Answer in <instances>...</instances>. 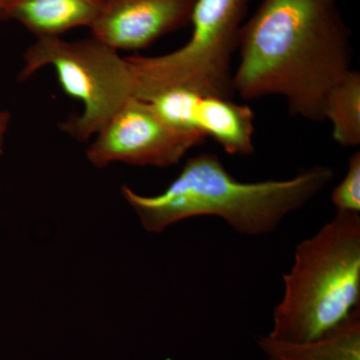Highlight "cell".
<instances>
[{
	"mask_svg": "<svg viewBox=\"0 0 360 360\" xmlns=\"http://www.w3.org/2000/svg\"><path fill=\"white\" fill-rule=\"evenodd\" d=\"M257 345L267 360H360V309L316 340L291 342L267 335Z\"/></svg>",
	"mask_w": 360,
	"mask_h": 360,
	"instance_id": "cell-10",
	"label": "cell"
},
{
	"mask_svg": "<svg viewBox=\"0 0 360 360\" xmlns=\"http://www.w3.org/2000/svg\"><path fill=\"white\" fill-rule=\"evenodd\" d=\"M206 137L174 129L146 101L131 97L98 130L86 150L94 167L111 163L165 168L177 165Z\"/></svg>",
	"mask_w": 360,
	"mask_h": 360,
	"instance_id": "cell-6",
	"label": "cell"
},
{
	"mask_svg": "<svg viewBox=\"0 0 360 360\" xmlns=\"http://www.w3.org/2000/svg\"><path fill=\"white\" fill-rule=\"evenodd\" d=\"M4 2H6V0H0V13H1L2 8H4Z\"/></svg>",
	"mask_w": 360,
	"mask_h": 360,
	"instance_id": "cell-14",
	"label": "cell"
},
{
	"mask_svg": "<svg viewBox=\"0 0 360 360\" xmlns=\"http://www.w3.org/2000/svg\"><path fill=\"white\" fill-rule=\"evenodd\" d=\"M323 120L333 127V139L345 148L360 143V73L350 70L331 89L324 101Z\"/></svg>",
	"mask_w": 360,
	"mask_h": 360,
	"instance_id": "cell-11",
	"label": "cell"
},
{
	"mask_svg": "<svg viewBox=\"0 0 360 360\" xmlns=\"http://www.w3.org/2000/svg\"><path fill=\"white\" fill-rule=\"evenodd\" d=\"M20 79L52 66L65 94L84 104L80 115L60 129L80 141L96 134L116 111L134 97V78L127 58L94 37L68 41L42 37L26 49Z\"/></svg>",
	"mask_w": 360,
	"mask_h": 360,
	"instance_id": "cell-5",
	"label": "cell"
},
{
	"mask_svg": "<svg viewBox=\"0 0 360 360\" xmlns=\"http://www.w3.org/2000/svg\"><path fill=\"white\" fill-rule=\"evenodd\" d=\"M331 203L338 212H360V153H354L348 160L345 177L333 188Z\"/></svg>",
	"mask_w": 360,
	"mask_h": 360,
	"instance_id": "cell-12",
	"label": "cell"
},
{
	"mask_svg": "<svg viewBox=\"0 0 360 360\" xmlns=\"http://www.w3.org/2000/svg\"><path fill=\"white\" fill-rule=\"evenodd\" d=\"M250 0H195L193 33L184 46L156 56H127L134 97L148 101L170 89L234 96L232 58Z\"/></svg>",
	"mask_w": 360,
	"mask_h": 360,
	"instance_id": "cell-4",
	"label": "cell"
},
{
	"mask_svg": "<svg viewBox=\"0 0 360 360\" xmlns=\"http://www.w3.org/2000/svg\"><path fill=\"white\" fill-rule=\"evenodd\" d=\"M195 0H108L89 28L115 51H139L191 22Z\"/></svg>",
	"mask_w": 360,
	"mask_h": 360,
	"instance_id": "cell-8",
	"label": "cell"
},
{
	"mask_svg": "<svg viewBox=\"0 0 360 360\" xmlns=\"http://www.w3.org/2000/svg\"><path fill=\"white\" fill-rule=\"evenodd\" d=\"M234 94L283 97L291 115L323 120L331 89L352 70V32L338 0H262L239 35Z\"/></svg>",
	"mask_w": 360,
	"mask_h": 360,
	"instance_id": "cell-1",
	"label": "cell"
},
{
	"mask_svg": "<svg viewBox=\"0 0 360 360\" xmlns=\"http://www.w3.org/2000/svg\"><path fill=\"white\" fill-rule=\"evenodd\" d=\"M108 0H6L0 20H15L37 39L91 27Z\"/></svg>",
	"mask_w": 360,
	"mask_h": 360,
	"instance_id": "cell-9",
	"label": "cell"
},
{
	"mask_svg": "<svg viewBox=\"0 0 360 360\" xmlns=\"http://www.w3.org/2000/svg\"><path fill=\"white\" fill-rule=\"evenodd\" d=\"M269 335L307 342L326 335L360 309L359 213L338 212L295 248Z\"/></svg>",
	"mask_w": 360,
	"mask_h": 360,
	"instance_id": "cell-3",
	"label": "cell"
},
{
	"mask_svg": "<svg viewBox=\"0 0 360 360\" xmlns=\"http://www.w3.org/2000/svg\"><path fill=\"white\" fill-rule=\"evenodd\" d=\"M333 177V168L316 165L290 179L243 182L227 172L217 155L200 153L187 160L162 193L143 195L123 186L122 194L151 233L193 217H217L238 233L257 236L276 231Z\"/></svg>",
	"mask_w": 360,
	"mask_h": 360,
	"instance_id": "cell-2",
	"label": "cell"
},
{
	"mask_svg": "<svg viewBox=\"0 0 360 360\" xmlns=\"http://www.w3.org/2000/svg\"><path fill=\"white\" fill-rule=\"evenodd\" d=\"M11 123V113L0 110V156L4 153V139Z\"/></svg>",
	"mask_w": 360,
	"mask_h": 360,
	"instance_id": "cell-13",
	"label": "cell"
},
{
	"mask_svg": "<svg viewBox=\"0 0 360 360\" xmlns=\"http://www.w3.org/2000/svg\"><path fill=\"white\" fill-rule=\"evenodd\" d=\"M144 101L174 129L212 137L229 155L255 151V115L245 104L187 89L163 90Z\"/></svg>",
	"mask_w": 360,
	"mask_h": 360,
	"instance_id": "cell-7",
	"label": "cell"
}]
</instances>
